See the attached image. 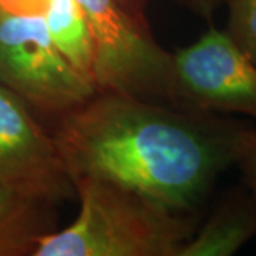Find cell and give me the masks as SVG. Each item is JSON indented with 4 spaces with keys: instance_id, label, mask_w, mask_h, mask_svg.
<instances>
[{
    "instance_id": "1",
    "label": "cell",
    "mask_w": 256,
    "mask_h": 256,
    "mask_svg": "<svg viewBox=\"0 0 256 256\" xmlns=\"http://www.w3.org/2000/svg\"><path fill=\"white\" fill-rule=\"evenodd\" d=\"M250 128L225 114L96 92L58 117L53 138L72 180H108L191 215L235 165Z\"/></svg>"
},
{
    "instance_id": "2",
    "label": "cell",
    "mask_w": 256,
    "mask_h": 256,
    "mask_svg": "<svg viewBox=\"0 0 256 256\" xmlns=\"http://www.w3.org/2000/svg\"><path fill=\"white\" fill-rule=\"evenodd\" d=\"M77 220L38 240L33 256H178L194 234L188 214L120 184L73 178Z\"/></svg>"
},
{
    "instance_id": "3",
    "label": "cell",
    "mask_w": 256,
    "mask_h": 256,
    "mask_svg": "<svg viewBox=\"0 0 256 256\" xmlns=\"http://www.w3.org/2000/svg\"><path fill=\"white\" fill-rule=\"evenodd\" d=\"M77 2L92 32V84L97 92L181 108L174 57L154 40L146 18H138L118 0Z\"/></svg>"
},
{
    "instance_id": "4",
    "label": "cell",
    "mask_w": 256,
    "mask_h": 256,
    "mask_svg": "<svg viewBox=\"0 0 256 256\" xmlns=\"http://www.w3.org/2000/svg\"><path fill=\"white\" fill-rule=\"evenodd\" d=\"M0 84L28 107L56 117L97 92L57 50L43 14L0 12Z\"/></svg>"
},
{
    "instance_id": "5",
    "label": "cell",
    "mask_w": 256,
    "mask_h": 256,
    "mask_svg": "<svg viewBox=\"0 0 256 256\" xmlns=\"http://www.w3.org/2000/svg\"><path fill=\"white\" fill-rule=\"evenodd\" d=\"M172 57L182 110L256 120V63L226 30L210 26L198 42Z\"/></svg>"
},
{
    "instance_id": "6",
    "label": "cell",
    "mask_w": 256,
    "mask_h": 256,
    "mask_svg": "<svg viewBox=\"0 0 256 256\" xmlns=\"http://www.w3.org/2000/svg\"><path fill=\"white\" fill-rule=\"evenodd\" d=\"M0 186L58 202L74 184L53 136L18 96L0 84Z\"/></svg>"
},
{
    "instance_id": "7",
    "label": "cell",
    "mask_w": 256,
    "mask_h": 256,
    "mask_svg": "<svg viewBox=\"0 0 256 256\" xmlns=\"http://www.w3.org/2000/svg\"><path fill=\"white\" fill-rule=\"evenodd\" d=\"M256 235V201L250 192L234 190L215 206L178 256H229Z\"/></svg>"
},
{
    "instance_id": "8",
    "label": "cell",
    "mask_w": 256,
    "mask_h": 256,
    "mask_svg": "<svg viewBox=\"0 0 256 256\" xmlns=\"http://www.w3.org/2000/svg\"><path fill=\"white\" fill-rule=\"evenodd\" d=\"M56 204L0 186V256H33L38 240L56 230Z\"/></svg>"
},
{
    "instance_id": "9",
    "label": "cell",
    "mask_w": 256,
    "mask_h": 256,
    "mask_svg": "<svg viewBox=\"0 0 256 256\" xmlns=\"http://www.w3.org/2000/svg\"><path fill=\"white\" fill-rule=\"evenodd\" d=\"M43 16L57 50L77 73L92 84V37L80 3L77 0H47Z\"/></svg>"
},
{
    "instance_id": "10",
    "label": "cell",
    "mask_w": 256,
    "mask_h": 256,
    "mask_svg": "<svg viewBox=\"0 0 256 256\" xmlns=\"http://www.w3.org/2000/svg\"><path fill=\"white\" fill-rule=\"evenodd\" d=\"M226 33L256 63V0H228Z\"/></svg>"
},
{
    "instance_id": "11",
    "label": "cell",
    "mask_w": 256,
    "mask_h": 256,
    "mask_svg": "<svg viewBox=\"0 0 256 256\" xmlns=\"http://www.w3.org/2000/svg\"><path fill=\"white\" fill-rule=\"evenodd\" d=\"M235 165L239 168L246 190L256 201V128H250L242 140Z\"/></svg>"
},
{
    "instance_id": "12",
    "label": "cell",
    "mask_w": 256,
    "mask_h": 256,
    "mask_svg": "<svg viewBox=\"0 0 256 256\" xmlns=\"http://www.w3.org/2000/svg\"><path fill=\"white\" fill-rule=\"evenodd\" d=\"M47 0H0V12L14 14H44Z\"/></svg>"
},
{
    "instance_id": "13",
    "label": "cell",
    "mask_w": 256,
    "mask_h": 256,
    "mask_svg": "<svg viewBox=\"0 0 256 256\" xmlns=\"http://www.w3.org/2000/svg\"><path fill=\"white\" fill-rule=\"evenodd\" d=\"M184 8L196 14L198 18H204L206 22H212L216 10L220 9L222 4H225L228 0H175Z\"/></svg>"
}]
</instances>
